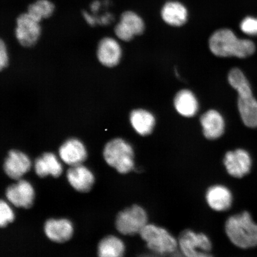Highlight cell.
<instances>
[{
  "label": "cell",
  "mask_w": 257,
  "mask_h": 257,
  "mask_svg": "<svg viewBox=\"0 0 257 257\" xmlns=\"http://www.w3.org/2000/svg\"><path fill=\"white\" fill-rule=\"evenodd\" d=\"M240 30L250 36H257V19L247 17L241 22Z\"/></svg>",
  "instance_id": "26"
},
{
  "label": "cell",
  "mask_w": 257,
  "mask_h": 257,
  "mask_svg": "<svg viewBox=\"0 0 257 257\" xmlns=\"http://www.w3.org/2000/svg\"><path fill=\"white\" fill-rule=\"evenodd\" d=\"M59 157L69 166L82 165L87 158V151L81 141L76 138L67 140L60 147Z\"/></svg>",
  "instance_id": "16"
},
{
  "label": "cell",
  "mask_w": 257,
  "mask_h": 257,
  "mask_svg": "<svg viewBox=\"0 0 257 257\" xmlns=\"http://www.w3.org/2000/svg\"><path fill=\"white\" fill-rule=\"evenodd\" d=\"M205 201L212 210L216 212L226 211L233 203V195L226 186L216 184L210 186L205 192Z\"/></svg>",
  "instance_id": "15"
},
{
  "label": "cell",
  "mask_w": 257,
  "mask_h": 257,
  "mask_svg": "<svg viewBox=\"0 0 257 257\" xmlns=\"http://www.w3.org/2000/svg\"><path fill=\"white\" fill-rule=\"evenodd\" d=\"M223 164L228 174L240 179L248 174L251 169L252 161L245 150L237 149L225 154Z\"/></svg>",
  "instance_id": "11"
},
{
  "label": "cell",
  "mask_w": 257,
  "mask_h": 257,
  "mask_svg": "<svg viewBox=\"0 0 257 257\" xmlns=\"http://www.w3.org/2000/svg\"><path fill=\"white\" fill-rule=\"evenodd\" d=\"M179 248L185 257H214L213 243L206 234L186 229L178 238Z\"/></svg>",
  "instance_id": "6"
},
{
  "label": "cell",
  "mask_w": 257,
  "mask_h": 257,
  "mask_svg": "<svg viewBox=\"0 0 257 257\" xmlns=\"http://www.w3.org/2000/svg\"><path fill=\"white\" fill-rule=\"evenodd\" d=\"M224 230L228 239L238 248L248 249L257 245V224L248 212L228 218Z\"/></svg>",
  "instance_id": "3"
},
{
  "label": "cell",
  "mask_w": 257,
  "mask_h": 257,
  "mask_svg": "<svg viewBox=\"0 0 257 257\" xmlns=\"http://www.w3.org/2000/svg\"><path fill=\"white\" fill-rule=\"evenodd\" d=\"M55 9V5L50 0H36L28 5L27 12L41 22L43 19L51 18Z\"/></svg>",
  "instance_id": "24"
},
{
  "label": "cell",
  "mask_w": 257,
  "mask_h": 257,
  "mask_svg": "<svg viewBox=\"0 0 257 257\" xmlns=\"http://www.w3.org/2000/svg\"><path fill=\"white\" fill-rule=\"evenodd\" d=\"M200 121L203 134L207 139L214 140L222 136L225 123L220 112L214 110H209L202 115Z\"/></svg>",
  "instance_id": "19"
},
{
  "label": "cell",
  "mask_w": 257,
  "mask_h": 257,
  "mask_svg": "<svg viewBox=\"0 0 257 257\" xmlns=\"http://www.w3.org/2000/svg\"><path fill=\"white\" fill-rule=\"evenodd\" d=\"M66 178L72 188L80 193L91 191L95 182L94 173L82 164L70 167L67 170Z\"/></svg>",
  "instance_id": "14"
},
{
  "label": "cell",
  "mask_w": 257,
  "mask_h": 257,
  "mask_svg": "<svg viewBox=\"0 0 257 257\" xmlns=\"http://www.w3.org/2000/svg\"><path fill=\"white\" fill-rule=\"evenodd\" d=\"M122 51L120 44L111 37H104L99 42L97 58L106 67H114L120 62Z\"/></svg>",
  "instance_id": "17"
},
{
  "label": "cell",
  "mask_w": 257,
  "mask_h": 257,
  "mask_svg": "<svg viewBox=\"0 0 257 257\" xmlns=\"http://www.w3.org/2000/svg\"><path fill=\"white\" fill-rule=\"evenodd\" d=\"M5 195L9 203L16 207L29 209L33 206L35 191L33 185L27 180H18L9 185Z\"/></svg>",
  "instance_id": "9"
},
{
  "label": "cell",
  "mask_w": 257,
  "mask_h": 257,
  "mask_svg": "<svg viewBox=\"0 0 257 257\" xmlns=\"http://www.w3.org/2000/svg\"><path fill=\"white\" fill-rule=\"evenodd\" d=\"M163 20L172 27H181L188 19L187 9L181 3L169 2L162 10Z\"/></svg>",
  "instance_id": "20"
},
{
  "label": "cell",
  "mask_w": 257,
  "mask_h": 257,
  "mask_svg": "<svg viewBox=\"0 0 257 257\" xmlns=\"http://www.w3.org/2000/svg\"><path fill=\"white\" fill-rule=\"evenodd\" d=\"M41 22L32 18L27 12L16 19L15 37L24 47H31L37 43L41 34Z\"/></svg>",
  "instance_id": "8"
},
{
  "label": "cell",
  "mask_w": 257,
  "mask_h": 257,
  "mask_svg": "<svg viewBox=\"0 0 257 257\" xmlns=\"http://www.w3.org/2000/svg\"><path fill=\"white\" fill-rule=\"evenodd\" d=\"M174 105L176 111L186 117L194 116L198 110L197 99L188 89H183L178 92L174 99Z\"/></svg>",
  "instance_id": "21"
},
{
  "label": "cell",
  "mask_w": 257,
  "mask_h": 257,
  "mask_svg": "<svg viewBox=\"0 0 257 257\" xmlns=\"http://www.w3.org/2000/svg\"><path fill=\"white\" fill-rule=\"evenodd\" d=\"M35 173L41 178L48 176L59 178L63 172L62 164L52 153H46L38 157L34 162Z\"/></svg>",
  "instance_id": "18"
},
{
  "label": "cell",
  "mask_w": 257,
  "mask_h": 257,
  "mask_svg": "<svg viewBox=\"0 0 257 257\" xmlns=\"http://www.w3.org/2000/svg\"><path fill=\"white\" fill-rule=\"evenodd\" d=\"M99 7H100V3L98 0H95L91 3V9L92 12H98Z\"/></svg>",
  "instance_id": "29"
},
{
  "label": "cell",
  "mask_w": 257,
  "mask_h": 257,
  "mask_svg": "<svg viewBox=\"0 0 257 257\" xmlns=\"http://www.w3.org/2000/svg\"><path fill=\"white\" fill-rule=\"evenodd\" d=\"M103 157L107 165L120 174H127L135 169L133 147L121 138H115L105 145Z\"/></svg>",
  "instance_id": "4"
},
{
  "label": "cell",
  "mask_w": 257,
  "mask_h": 257,
  "mask_svg": "<svg viewBox=\"0 0 257 257\" xmlns=\"http://www.w3.org/2000/svg\"><path fill=\"white\" fill-rule=\"evenodd\" d=\"M209 47L212 53L220 57L243 59L252 55L255 51V46L252 41L239 39L229 29H221L215 32L209 40Z\"/></svg>",
  "instance_id": "1"
},
{
  "label": "cell",
  "mask_w": 257,
  "mask_h": 257,
  "mask_svg": "<svg viewBox=\"0 0 257 257\" xmlns=\"http://www.w3.org/2000/svg\"><path fill=\"white\" fill-rule=\"evenodd\" d=\"M44 232L47 238L52 242L63 243L71 239L74 226L72 221L67 218H51L45 222Z\"/></svg>",
  "instance_id": "13"
},
{
  "label": "cell",
  "mask_w": 257,
  "mask_h": 257,
  "mask_svg": "<svg viewBox=\"0 0 257 257\" xmlns=\"http://www.w3.org/2000/svg\"><path fill=\"white\" fill-rule=\"evenodd\" d=\"M7 47L4 41H0V69L2 70L7 66L9 62V57Z\"/></svg>",
  "instance_id": "27"
},
{
  "label": "cell",
  "mask_w": 257,
  "mask_h": 257,
  "mask_svg": "<svg viewBox=\"0 0 257 257\" xmlns=\"http://www.w3.org/2000/svg\"><path fill=\"white\" fill-rule=\"evenodd\" d=\"M144 30L143 19L134 12L126 11L121 15L120 21L115 26L114 31L118 39L128 42L143 34Z\"/></svg>",
  "instance_id": "10"
},
{
  "label": "cell",
  "mask_w": 257,
  "mask_h": 257,
  "mask_svg": "<svg viewBox=\"0 0 257 257\" xmlns=\"http://www.w3.org/2000/svg\"><path fill=\"white\" fill-rule=\"evenodd\" d=\"M15 214L9 202L2 200L0 202V226L2 228L7 227L14 222Z\"/></svg>",
  "instance_id": "25"
},
{
  "label": "cell",
  "mask_w": 257,
  "mask_h": 257,
  "mask_svg": "<svg viewBox=\"0 0 257 257\" xmlns=\"http://www.w3.org/2000/svg\"><path fill=\"white\" fill-rule=\"evenodd\" d=\"M139 234L147 248L157 255L171 254L179 248L178 239L159 225L148 223Z\"/></svg>",
  "instance_id": "5"
},
{
  "label": "cell",
  "mask_w": 257,
  "mask_h": 257,
  "mask_svg": "<svg viewBox=\"0 0 257 257\" xmlns=\"http://www.w3.org/2000/svg\"><path fill=\"white\" fill-rule=\"evenodd\" d=\"M32 168V162L27 154L21 151H10L3 165L6 175L15 181L23 179Z\"/></svg>",
  "instance_id": "12"
},
{
  "label": "cell",
  "mask_w": 257,
  "mask_h": 257,
  "mask_svg": "<svg viewBox=\"0 0 257 257\" xmlns=\"http://www.w3.org/2000/svg\"><path fill=\"white\" fill-rule=\"evenodd\" d=\"M148 223L149 215L147 211L137 204L120 211L115 220V226L118 232L124 236L140 234Z\"/></svg>",
  "instance_id": "7"
},
{
  "label": "cell",
  "mask_w": 257,
  "mask_h": 257,
  "mask_svg": "<svg viewBox=\"0 0 257 257\" xmlns=\"http://www.w3.org/2000/svg\"><path fill=\"white\" fill-rule=\"evenodd\" d=\"M228 80L230 85L238 93L237 105L241 118L247 127H257V101L253 97L248 80L241 70H230Z\"/></svg>",
  "instance_id": "2"
},
{
  "label": "cell",
  "mask_w": 257,
  "mask_h": 257,
  "mask_svg": "<svg viewBox=\"0 0 257 257\" xmlns=\"http://www.w3.org/2000/svg\"><path fill=\"white\" fill-rule=\"evenodd\" d=\"M126 246L120 237L108 235L102 238L97 246L98 257H124Z\"/></svg>",
  "instance_id": "22"
},
{
  "label": "cell",
  "mask_w": 257,
  "mask_h": 257,
  "mask_svg": "<svg viewBox=\"0 0 257 257\" xmlns=\"http://www.w3.org/2000/svg\"><path fill=\"white\" fill-rule=\"evenodd\" d=\"M130 121L135 131L141 136H147L152 134L156 123L154 115L143 109H137L132 111Z\"/></svg>",
  "instance_id": "23"
},
{
  "label": "cell",
  "mask_w": 257,
  "mask_h": 257,
  "mask_svg": "<svg viewBox=\"0 0 257 257\" xmlns=\"http://www.w3.org/2000/svg\"><path fill=\"white\" fill-rule=\"evenodd\" d=\"M82 16L86 24L91 26L92 27H95L96 25L98 24V20L94 17V16L91 15L87 11H83L82 12Z\"/></svg>",
  "instance_id": "28"
}]
</instances>
